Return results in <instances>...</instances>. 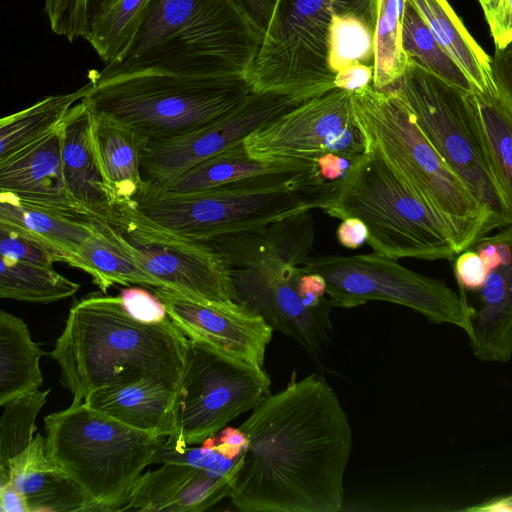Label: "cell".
Returning <instances> with one entry per match:
<instances>
[{
    "mask_svg": "<svg viewBox=\"0 0 512 512\" xmlns=\"http://www.w3.org/2000/svg\"><path fill=\"white\" fill-rule=\"evenodd\" d=\"M247 437L229 497L243 512H337L352 429L334 389L315 373L266 395L239 426Z\"/></svg>",
    "mask_w": 512,
    "mask_h": 512,
    "instance_id": "6da1fadb",
    "label": "cell"
},
{
    "mask_svg": "<svg viewBox=\"0 0 512 512\" xmlns=\"http://www.w3.org/2000/svg\"><path fill=\"white\" fill-rule=\"evenodd\" d=\"M311 210L265 227L206 241L230 269L234 301L294 339L317 360L332 339V303L324 279L302 266L311 258Z\"/></svg>",
    "mask_w": 512,
    "mask_h": 512,
    "instance_id": "7a4b0ae2",
    "label": "cell"
},
{
    "mask_svg": "<svg viewBox=\"0 0 512 512\" xmlns=\"http://www.w3.org/2000/svg\"><path fill=\"white\" fill-rule=\"evenodd\" d=\"M189 338L169 318L143 323L120 296L92 293L76 301L50 352L60 382L81 403L95 390L152 377L176 391L185 373Z\"/></svg>",
    "mask_w": 512,
    "mask_h": 512,
    "instance_id": "3957f363",
    "label": "cell"
},
{
    "mask_svg": "<svg viewBox=\"0 0 512 512\" xmlns=\"http://www.w3.org/2000/svg\"><path fill=\"white\" fill-rule=\"evenodd\" d=\"M260 43L233 0H151L125 53L89 78L97 85L148 72L246 76Z\"/></svg>",
    "mask_w": 512,
    "mask_h": 512,
    "instance_id": "277c9868",
    "label": "cell"
},
{
    "mask_svg": "<svg viewBox=\"0 0 512 512\" xmlns=\"http://www.w3.org/2000/svg\"><path fill=\"white\" fill-rule=\"evenodd\" d=\"M352 104L366 142L443 217L460 253L500 228L431 144L395 89L377 90L369 85L352 92Z\"/></svg>",
    "mask_w": 512,
    "mask_h": 512,
    "instance_id": "5b68a950",
    "label": "cell"
},
{
    "mask_svg": "<svg viewBox=\"0 0 512 512\" xmlns=\"http://www.w3.org/2000/svg\"><path fill=\"white\" fill-rule=\"evenodd\" d=\"M340 181L319 172L283 171L243 178L214 188L136 202L148 218L179 235L208 240L257 229L306 210H324Z\"/></svg>",
    "mask_w": 512,
    "mask_h": 512,
    "instance_id": "8992f818",
    "label": "cell"
},
{
    "mask_svg": "<svg viewBox=\"0 0 512 512\" xmlns=\"http://www.w3.org/2000/svg\"><path fill=\"white\" fill-rule=\"evenodd\" d=\"M323 211L362 221L373 252L394 260L452 259L460 253L443 217L369 143Z\"/></svg>",
    "mask_w": 512,
    "mask_h": 512,
    "instance_id": "52a82bcc",
    "label": "cell"
},
{
    "mask_svg": "<svg viewBox=\"0 0 512 512\" xmlns=\"http://www.w3.org/2000/svg\"><path fill=\"white\" fill-rule=\"evenodd\" d=\"M45 452L87 494L97 512L125 511L138 479L159 464L165 441L84 402L44 418Z\"/></svg>",
    "mask_w": 512,
    "mask_h": 512,
    "instance_id": "ba28073f",
    "label": "cell"
},
{
    "mask_svg": "<svg viewBox=\"0 0 512 512\" xmlns=\"http://www.w3.org/2000/svg\"><path fill=\"white\" fill-rule=\"evenodd\" d=\"M252 92L246 76L239 74L185 77L148 72L93 84L84 100L93 112L131 128L148 144L211 123Z\"/></svg>",
    "mask_w": 512,
    "mask_h": 512,
    "instance_id": "9c48e42d",
    "label": "cell"
},
{
    "mask_svg": "<svg viewBox=\"0 0 512 512\" xmlns=\"http://www.w3.org/2000/svg\"><path fill=\"white\" fill-rule=\"evenodd\" d=\"M377 0H279L246 74L253 92L304 100L336 89L328 66L334 16L355 13L376 22Z\"/></svg>",
    "mask_w": 512,
    "mask_h": 512,
    "instance_id": "30bf717a",
    "label": "cell"
},
{
    "mask_svg": "<svg viewBox=\"0 0 512 512\" xmlns=\"http://www.w3.org/2000/svg\"><path fill=\"white\" fill-rule=\"evenodd\" d=\"M389 88L404 99L422 132L500 227L512 225V202L477 129L471 92L446 83L410 58L404 75Z\"/></svg>",
    "mask_w": 512,
    "mask_h": 512,
    "instance_id": "8fae6325",
    "label": "cell"
},
{
    "mask_svg": "<svg viewBox=\"0 0 512 512\" xmlns=\"http://www.w3.org/2000/svg\"><path fill=\"white\" fill-rule=\"evenodd\" d=\"M325 281L333 307L353 308L386 301L420 313L434 324L472 331L473 310L463 289L457 294L444 280L414 272L377 253L311 257L303 266Z\"/></svg>",
    "mask_w": 512,
    "mask_h": 512,
    "instance_id": "7c38bea8",
    "label": "cell"
},
{
    "mask_svg": "<svg viewBox=\"0 0 512 512\" xmlns=\"http://www.w3.org/2000/svg\"><path fill=\"white\" fill-rule=\"evenodd\" d=\"M263 366L189 339L188 362L175 393L174 432L165 441L182 450L202 444L270 394Z\"/></svg>",
    "mask_w": 512,
    "mask_h": 512,
    "instance_id": "4fadbf2b",
    "label": "cell"
},
{
    "mask_svg": "<svg viewBox=\"0 0 512 512\" xmlns=\"http://www.w3.org/2000/svg\"><path fill=\"white\" fill-rule=\"evenodd\" d=\"M108 223L163 287L199 300L235 302L230 269L206 241L179 235L155 223L135 201L116 204Z\"/></svg>",
    "mask_w": 512,
    "mask_h": 512,
    "instance_id": "5bb4252c",
    "label": "cell"
},
{
    "mask_svg": "<svg viewBox=\"0 0 512 512\" xmlns=\"http://www.w3.org/2000/svg\"><path fill=\"white\" fill-rule=\"evenodd\" d=\"M244 145L258 159H317L336 153L356 161L367 150L352 92L333 89L310 98L250 134Z\"/></svg>",
    "mask_w": 512,
    "mask_h": 512,
    "instance_id": "9a60e30c",
    "label": "cell"
},
{
    "mask_svg": "<svg viewBox=\"0 0 512 512\" xmlns=\"http://www.w3.org/2000/svg\"><path fill=\"white\" fill-rule=\"evenodd\" d=\"M304 101L291 95L252 92L238 107L211 123L171 139L146 144L142 159L145 186L139 198L154 193L203 160L244 141Z\"/></svg>",
    "mask_w": 512,
    "mask_h": 512,
    "instance_id": "2e32d148",
    "label": "cell"
},
{
    "mask_svg": "<svg viewBox=\"0 0 512 512\" xmlns=\"http://www.w3.org/2000/svg\"><path fill=\"white\" fill-rule=\"evenodd\" d=\"M204 441L176 450L166 442L161 466L143 473L125 511L200 512L229 496L239 459Z\"/></svg>",
    "mask_w": 512,
    "mask_h": 512,
    "instance_id": "e0dca14e",
    "label": "cell"
},
{
    "mask_svg": "<svg viewBox=\"0 0 512 512\" xmlns=\"http://www.w3.org/2000/svg\"><path fill=\"white\" fill-rule=\"evenodd\" d=\"M173 323L192 340L264 365L273 329L256 312L236 303L199 300L166 287H154Z\"/></svg>",
    "mask_w": 512,
    "mask_h": 512,
    "instance_id": "ac0fdd59",
    "label": "cell"
},
{
    "mask_svg": "<svg viewBox=\"0 0 512 512\" xmlns=\"http://www.w3.org/2000/svg\"><path fill=\"white\" fill-rule=\"evenodd\" d=\"M0 192L10 193L33 205L93 220L70 198L66 190L60 126L0 159Z\"/></svg>",
    "mask_w": 512,
    "mask_h": 512,
    "instance_id": "d6986e66",
    "label": "cell"
},
{
    "mask_svg": "<svg viewBox=\"0 0 512 512\" xmlns=\"http://www.w3.org/2000/svg\"><path fill=\"white\" fill-rule=\"evenodd\" d=\"M93 113L83 99L60 125L61 159L70 198L93 220L108 222L113 197L103 174L92 135Z\"/></svg>",
    "mask_w": 512,
    "mask_h": 512,
    "instance_id": "ffe728a7",
    "label": "cell"
},
{
    "mask_svg": "<svg viewBox=\"0 0 512 512\" xmlns=\"http://www.w3.org/2000/svg\"><path fill=\"white\" fill-rule=\"evenodd\" d=\"M24 496L29 512H97L84 490L45 452L37 433L25 450L0 469Z\"/></svg>",
    "mask_w": 512,
    "mask_h": 512,
    "instance_id": "44dd1931",
    "label": "cell"
},
{
    "mask_svg": "<svg viewBox=\"0 0 512 512\" xmlns=\"http://www.w3.org/2000/svg\"><path fill=\"white\" fill-rule=\"evenodd\" d=\"M0 227L35 241L61 263L85 272L78 252L94 233V220L33 205L10 193L0 192Z\"/></svg>",
    "mask_w": 512,
    "mask_h": 512,
    "instance_id": "7402d4cb",
    "label": "cell"
},
{
    "mask_svg": "<svg viewBox=\"0 0 512 512\" xmlns=\"http://www.w3.org/2000/svg\"><path fill=\"white\" fill-rule=\"evenodd\" d=\"M175 393L162 381L144 377L95 390L83 402L131 428L164 439L174 432Z\"/></svg>",
    "mask_w": 512,
    "mask_h": 512,
    "instance_id": "603a6c76",
    "label": "cell"
},
{
    "mask_svg": "<svg viewBox=\"0 0 512 512\" xmlns=\"http://www.w3.org/2000/svg\"><path fill=\"white\" fill-rule=\"evenodd\" d=\"M283 171L319 172V166L315 159H258L248 153L242 141L203 160L172 182L138 200L194 193L251 176Z\"/></svg>",
    "mask_w": 512,
    "mask_h": 512,
    "instance_id": "cb8c5ba5",
    "label": "cell"
},
{
    "mask_svg": "<svg viewBox=\"0 0 512 512\" xmlns=\"http://www.w3.org/2000/svg\"><path fill=\"white\" fill-rule=\"evenodd\" d=\"M512 247V245H510ZM469 337L480 361L505 363L512 357V257L489 272L473 310Z\"/></svg>",
    "mask_w": 512,
    "mask_h": 512,
    "instance_id": "d4e9b609",
    "label": "cell"
},
{
    "mask_svg": "<svg viewBox=\"0 0 512 512\" xmlns=\"http://www.w3.org/2000/svg\"><path fill=\"white\" fill-rule=\"evenodd\" d=\"M92 113L93 140L113 204L136 201L145 186L142 159L147 143L124 124Z\"/></svg>",
    "mask_w": 512,
    "mask_h": 512,
    "instance_id": "484cf974",
    "label": "cell"
},
{
    "mask_svg": "<svg viewBox=\"0 0 512 512\" xmlns=\"http://www.w3.org/2000/svg\"><path fill=\"white\" fill-rule=\"evenodd\" d=\"M434 38L462 70L475 92L498 95L492 58L469 34L447 0H410Z\"/></svg>",
    "mask_w": 512,
    "mask_h": 512,
    "instance_id": "4316f807",
    "label": "cell"
},
{
    "mask_svg": "<svg viewBox=\"0 0 512 512\" xmlns=\"http://www.w3.org/2000/svg\"><path fill=\"white\" fill-rule=\"evenodd\" d=\"M94 233L83 243L78 255L103 293L115 285L138 284L163 287L136 260L123 237L108 223L94 220Z\"/></svg>",
    "mask_w": 512,
    "mask_h": 512,
    "instance_id": "83f0119b",
    "label": "cell"
},
{
    "mask_svg": "<svg viewBox=\"0 0 512 512\" xmlns=\"http://www.w3.org/2000/svg\"><path fill=\"white\" fill-rule=\"evenodd\" d=\"M44 352L31 338L26 323L0 311V405L39 390Z\"/></svg>",
    "mask_w": 512,
    "mask_h": 512,
    "instance_id": "f1b7e54d",
    "label": "cell"
},
{
    "mask_svg": "<svg viewBox=\"0 0 512 512\" xmlns=\"http://www.w3.org/2000/svg\"><path fill=\"white\" fill-rule=\"evenodd\" d=\"M89 82L65 94L47 96L32 106L0 120V159L57 129L69 110L92 90Z\"/></svg>",
    "mask_w": 512,
    "mask_h": 512,
    "instance_id": "f546056e",
    "label": "cell"
},
{
    "mask_svg": "<svg viewBox=\"0 0 512 512\" xmlns=\"http://www.w3.org/2000/svg\"><path fill=\"white\" fill-rule=\"evenodd\" d=\"M470 105L498 181L512 202V110L499 95L475 91Z\"/></svg>",
    "mask_w": 512,
    "mask_h": 512,
    "instance_id": "4dcf8cb0",
    "label": "cell"
},
{
    "mask_svg": "<svg viewBox=\"0 0 512 512\" xmlns=\"http://www.w3.org/2000/svg\"><path fill=\"white\" fill-rule=\"evenodd\" d=\"M80 285L53 267L16 261L0 256V297L48 304L72 297Z\"/></svg>",
    "mask_w": 512,
    "mask_h": 512,
    "instance_id": "1f68e13d",
    "label": "cell"
},
{
    "mask_svg": "<svg viewBox=\"0 0 512 512\" xmlns=\"http://www.w3.org/2000/svg\"><path fill=\"white\" fill-rule=\"evenodd\" d=\"M405 3L406 0H377L372 80L377 90L394 85L404 75L409 62L402 44Z\"/></svg>",
    "mask_w": 512,
    "mask_h": 512,
    "instance_id": "d6a6232c",
    "label": "cell"
},
{
    "mask_svg": "<svg viewBox=\"0 0 512 512\" xmlns=\"http://www.w3.org/2000/svg\"><path fill=\"white\" fill-rule=\"evenodd\" d=\"M151 0H113L91 22L85 40L106 64L120 58L138 32Z\"/></svg>",
    "mask_w": 512,
    "mask_h": 512,
    "instance_id": "836d02e7",
    "label": "cell"
},
{
    "mask_svg": "<svg viewBox=\"0 0 512 512\" xmlns=\"http://www.w3.org/2000/svg\"><path fill=\"white\" fill-rule=\"evenodd\" d=\"M402 44L407 56L430 73L465 92L475 91L462 70L440 47L410 0H406L403 13Z\"/></svg>",
    "mask_w": 512,
    "mask_h": 512,
    "instance_id": "e575fe53",
    "label": "cell"
},
{
    "mask_svg": "<svg viewBox=\"0 0 512 512\" xmlns=\"http://www.w3.org/2000/svg\"><path fill=\"white\" fill-rule=\"evenodd\" d=\"M375 24L361 15L333 17L328 36V66L333 75L352 64L373 67Z\"/></svg>",
    "mask_w": 512,
    "mask_h": 512,
    "instance_id": "d590c367",
    "label": "cell"
},
{
    "mask_svg": "<svg viewBox=\"0 0 512 512\" xmlns=\"http://www.w3.org/2000/svg\"><path fill=\"white\" fill-rule=\"evenodd\" d=\"M50 389L34 391L5 405L0 420V469L33 441L35 420L47 401Z\"/></svg>",
    "mask_w": 512,
    "mask_h": 512,
    "instance_id": "8d00e7d4",
    "label": "cell"
},
{
    "mask_svg": "<svg viewBox=\"0 0 512 512\" xmlns=\"http://www.w3.org/2000/svg\"><path fill=\"white\" fill-rule=\"evenodd\" d=\"M113 0H44L51 30L70 43L86 38L97 13Z\"/></svg>",
    "mask_w": 512,
    "mask_h": 512,
    "instance_id": "74e56055",
    "label": "cell"
},
{
    "mask_svg": "<svg viewBox=\"0 0 512 512\" xmlns=\"http://www.w3.org/2000/svg\"><path fill=\"white\" fill-rule=\"evenodd\" d=\"M0 256L47 267L60 262L42 245L3 227H0Z\"/></svg>",
    "mask_w": 512,
    "mask_h": 512,
    "instance_id": "f35d334b",
    "label": "cell"
},
{
    "mask_svg": "<svg viewBox=\"0 0 512 512\" xmlns=\"http://www.w3.org/2000/svg\"><path fill=\"white\" fill-rule=\"evenodd\" d=\"M126 311L143 323H159L168 318L164 304L154 294L139 287L122 289L119 295Z\"/></svg>",
    "mask_w": 512,
    "mask_h": 512,
    "instance_id": "ab89813d",
    "label": "cell"
},
{
    "mask_svg": "<svg viewBox=\"0 0 512 512\" xmlns=\"http://www.w3.org/2000/svg\"><path fill=\"white\" fill-rule=\"evenodd\" d=\"M454 270L458 286L464 291L480 290L490 272L480 254L470 249L458 254Z\"/></svg>",
    "mask_w": 512,
    "mask_h": 512,
    "instance_id": "60d3db41",
    "label": "cell"
},
{
    "mask_svg": "<svg viewBox=\"0 0 512 512\" xmlns=\"http://www.w3.org/2000/svg\"><path fill=\"white\" fill-rule=\"evenodd\" d=\"M485 18L495 48L504 49L512 43V0H495L493 10Z\"/></svg>",
    "mask_w": 512,
    "mask_h": 512,
    "instance_id": "b9f144b4",
    "label": "cell"
},
{
    "mask_svg": "<svg viewBox=\"0 0 512 512\" xmlns=\"http://www.w3.org/2000/svg\"><path fill=\"white\" fill-rule=\"evenodd\" d=\"M279 0H233L250 26L261 36L266 33Z\"/></svg>",
    "mask_w": 512,
    "mask_h": 512,
    "instance_id": "7bdbcfd3",
    "label": "cell"
},
{
    "mask_svg": "<svg viewBox=\"0 0 512 512\" xmlns=\"http://www.w3.org/2000/svg\"><path fill=\"white\" fill-rule=\"evenodd\" d=\"M492 70L498 95L512 110V43L504 49L495 48Z\"/></svg>",
    "mask_w": 512,
    "mask_h": 512,
    "instance_id": "ee69618b",
    "label": "cell"
},
{
    "mask_svg": "<svg viewBox=\"0 0 512 512\" xmlns=\"http://www.w3.org/2000/svg\"><path fill=\"white\" fill-rule=\"evenodd\" d=\"M216 435L206 439L205 441H208L220 453L229 458L241 456L247 446V437L239 427H224L219 432V435Z\"/></svg>",
    "mask_w": 512,
    "mask_h": 512,
    "instance_id": "f6af8a7d",
    "label": "cell"
},
{
    "mask_svg": "<svg viewBox=\"0 0 512 512\" xmlns=\"http://www.w3.org/2000/svg\"><path fill=\"white\" fill-rule=\"evenodd\" d=\"M372 80L373 67L357 63L337 73L335 77V87L354 92L372 85Z\"/></svg>",
    "mask_w": 512,
    "mask_h": 512,
    "instance_id": "bcb514c9",
    "label": "cell"
},
{
    "mask_svg": "<svg viewBox=\"0 0 512 512\" xmlns=\"http://www.w3.org/2000/svg\"><path fill=\"white\" fill-rule=\"evenodd\" d=\"M316 160L319 166V176L325 183L343 180L355 162L336 153L324 154Z\"/></svg>",
    "mask_w": 512,
    "mask_h": 512,
    "instance_id": "7dc6e473",
    "label": "cell"
},
{
    "mask_svg": "<svg viewBox=\"0 0 512 512\" xmlns=\"http://www.w3.org/2000/svg\"><path fill=\"white\" fill-rule=\"evenodd\" d=\"M338 242L346 248L357 249L367 241V228L357 218H346L342 220L336 231Z\"/></svg>",
    "mask_w": 512,
    "mask_h": 512,
    "instance_id": "c3c4849f",
    "label": "cell"
},
{
    "mask_svg": "<svg viewBox=\"0 0 512 512\" xmlns=\"http://www.w3.org/2000/svg\"><path fill=\"white\" fill-rule=\"evenodd\" d=\"M0 511L29 512L24 496L9 478H0Z\"/></svg>",
    "mask_w": 512,
    "mask_h": 512,
    "instance_id": "681fc988",
    "label": "cell"
},
{
    "mask_svg": "<svg viewBox=\"0 0 512 512\" xmlns=\"http://www.w3.org/2000/svg\"><path fill=\"white\" fill-rule=\"evenodd\" d=\"M465 510L471 512H512V492L486 499Z\"/></svg>",
    "mask_w": 512,
    "mask_h": 512,
    "instance_id": "f907efd6",
    "label": "cell"
},
{
    "mask_svg": "<svg viewBox=\"0 0 512 512\" xmlns=\"http://www.w3.org/2000/svg\"><path fill=\"white\" fill-rule=\"evenodd\" d=\"M485 17L488 16L495 6V0H479Z\"/></svg>",
    "mask_w": 512,
    "mask_h": 512,
    "instance_id": "816d5d0a",
    "label": "cell"
}]
</instances>
